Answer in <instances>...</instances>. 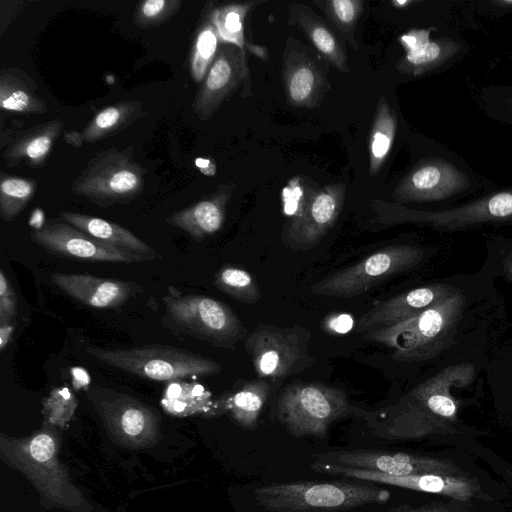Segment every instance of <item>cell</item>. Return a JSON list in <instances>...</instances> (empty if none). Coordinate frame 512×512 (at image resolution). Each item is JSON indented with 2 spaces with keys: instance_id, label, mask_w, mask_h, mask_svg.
Instances as JSON below:
<instances>
[{
  "instance_id": "1",
  "label": "cell",
  "mask_w": 512,
  "mask_h": 512,
  "mask_svg": "<svg viewBox=\"0 0 512 512\" xmlns=\"http://www.w3.org/2000/svg\"><path fill=\"white\" fill-rule=\"evenodd\" d=\"M495 282L483 265L450 297L410 320L369 331L364 338L390 348L397 362L439 364L456 351L494 336L506 325Z\"/></svg>"
},
{
  "instance_id": "2",
  "label": "cell",
  "mask_w": 512,
  "mask_h": 512,
  "mask_svg": "<svg viewBox=\"0 0 512 512\" xmlns=\"http://www.w3.org/2000/svg\"><path fill=\"white\" fill-rule=\"evenodd\" d=\"M496 336L464 347L436 365V371L394 404L363 417L372 435L399 440L420 435L436 418H452L457 403L453 389L480 383L489 349Z\"/></svg>"
},
{
  "instance_id": "3",
  "label": "cell",
  "mask_w": 512,
  "mask_h": 512,
  "mask_svg": "<svg viewBox=\"0 0 512 512\" xmlns=\"http://www.w3.org/2000/svg\"><path fill=\"white\" fill-rule=\"evenodd\" d=\"M498 186L445 145L428 143L392 190L394 203L444 210Z\"/></svg>"
},
{
  "instance_id": "4",
  "label": "cell",
  "mask_w": 512,
  "mask_h": 512,
  "mask_svg": "<svg viewBox=\"0 0 512 512\" xmlns=\"http://www.w3.org/2000/svg\"><path fill=\"white\" fill-rule=\"evenodd\" d=\"M375 219L384 226L414 224L442 233L512 225V185L496 186L444 210H419L374 200Z\"/></svg>"
},
{
  "instance_id": "5",
  "label": "cell",
  "mask_w": 512,
  "mask_h": 512,
  "mask_svg": "<svg viewBox=\"0 0 512 512\" xmlns=\"http://www.w3.org/2000/svg\"><path fill=\"white\" fill-rule=\"evenodd\" d=\"M253 495L269 512H341L390 499L386 489L340 481L274 483L256 488Z\"/></svg>"
},
{
  "instance_id": "6",
  "label": "cell",
  "mask_w": 512,
  "mask_h": 512,
  "mask_svg": "<svg viewBox=\"0 0 512 512\" xmlns=\"http://www.w3.org/2000/svg\"><path fill=\"white\" fill-rule=\"evenodd\" d=\"M86 351L107 365L152 381L213 376L222 371L215 360L174 346L146 345L126 349L87 346Z\"/></svg>"
},
{
  "instance_id": "7",
  "label": "cell",
  "mask_w": 512,
  "mask_h": 512,
  "mask_svg": "<svg viewBox=\"0 0 512 512\" xmlns=\"http://www.w3.org/2000/svg\"><path fill=\"white\" fill-rule=\"evenodd\" d=\"M166 324L174 330L215 347L234 350L247 330L235 312L220 300L181 294L172 286L163 297Z\"/></svg>"
},
{
  "instance_id": "8",
  "label": "cell",
  "mask_w": 512,
  "mask_h": 512,
  "mask_svg": "<svg viewBox=\"0 0 512 512\" xmlns=\"http://www.w3.org/2000/svg\"><path fill=\"white\" fill-rule=\"evenodd\" d=\"M363 413L351 405L342 389L317 382L286 386L277 403L279 422L297 438H324L336 420L351 414L362 416Z\"/></svg>"
},
{
  "instance_id": "9",
  "label": "cell",
  "mask_w": 512,
  "mask_h": 512,
  "mask_svg": "<svg viewBox=\"0 0 512 512\" xmlns=\"http://www.w3.org/2000/svg\"><path fill=\"white\" fill-rule=\"evenodd\" d=\"M435 253L434 248L408 243L386 246L314 283L311 292L326 297H355L391 276L416 268Z\"/></svg>"
},
{
  "instance_id": "10",
  "label": "cell",
  "mask_w": 512,
  "mask_h": 512,
  "mask_svg": "<svg viewBox=\"0 0 512 512\" xmlns=\"http://www.w3.org/2000/svg\"><path fill=\"white\" fill-rule=\"evenodd\" d=\"M145 170L133 159V147L109 148L94 155L71 191L100 207L125 204L139 196L144 187Z\"/></svg>"
},
{
  "instance_id": "11",
  "label": "cell",
  "mask_w": 512,
  "mask_h": 512,
  "mask_svg": "<svg viewBox=\"0 0 512 512\" xmlns=\"http://www.w3.org/2000/svg\"><path fill=\"white\" fill-rule=\"evenodd\" d=\"M311 332L300 326L257 325L245 338L248 354L259 379H279L310 368L315 359L309 350Z\"/></svg>"
},
{
  "instance_id": "12",
  "label": "cell",
  "mask_w": 512,
  "mask_h": 512,
  "mask_svg": "<svg viewBox=\"0 0 512 512\" xmlns=\"http://www.w3.org/2000/svg\"><path fill=\"white\" fill-rule=\"evenodd\" d=\"M398 40L404 54L397 60L395 69L412 78L446 71L469 51L466 39L448 23L410 29Z\"/></svg>"
},
{
  "instance_id": "13",
  "label": "cell",
  "mask_w": 512,
  "mask_h": 512,
  "mask_svg": "<svg viewBox=\"0 0 512 512\" xmlns=\"http://www.w3.org/2000/svg\"><path fill=\"white\" fill-rule=\"evenodd\" d=\"M473 275L449 276L379 302L358 318L356 330L365 334L410 320L453 295L465 286Z\"/></svg>"
},
{
  "instance_id": "14",
  "label": "cell",
  "mask_w": 512,
  "mask_h": 512,
  "mask_svg": "<svg viewBox=\"0 0 512 512\" xmlns=\"http://www.w3.org/2000/svg\"><path fill=\"white\" fill-rule=\"evenodd\" d=\"M344 197L345 187L341 183L308 190L300 209L286 228V243L295 249L315 246L335 224Z\"/></svg>"
},
{
  "instance_id": "15",
  "label": "cell",
  "mask_w": 512,
  "mask_h": 512,
  "mask_svg": "<svg viewBox=\"0 0 512 512\" xmlns=\"http://www.w3.org/2000/svg\"><path fill=\"white\" fill-rule=\"evenodd\" d=\"M31 240L50 254L77 261L134 263V257L106 245L63 219L49 220L30 232Z\"/></svg>"
},
{
  "instance_id": "16",
  "label": "cell",
  "mask_w": 512,
  "mask_h": 512,
  "mask_svg": "<svg viewBox=\"0 0 512 512\" xmlns=\"http://www.w3.org/2000/svg\"><path fill=\"white\" fill-rule=\"evenodd\" d=\"M246 80L249 81L245 50L223 43L195 94L193 112L201 121L210 119Z\"/></svg>"
},
{
  "instance_id": "17",
  "label": "cell",
  "mask_w": 512,
  "mask_h": 512,
  "mask_svg": "<svg viewBox=\"0 0 512 512\" xmlns=\"http://www.w3.org/2000/svg\"><path fill=\"white\" fill-rule=\"evenodd\" d=\"M282 80L290 106L314 108L329 88L321 65L295 39H288L283 53Z\"/></svg>"
},
{
  "instance_id": "18",
  "label": "cell",
  "mask_w": 512,
  "mask_h": 512,
  "mask_svg": "<svg viewBox=\"0 0 512 512\" xmlns=\"http://www.w3.org/2000/svg\"><path fill=\"white\" fill-rule=\"evenodd\" d=\"M316 461L377 471L394 476L428 474L437 468L432 460L407 453L383 450H330L314 455Z\"/></svg>"
},
{
  "instance_id": "19",
  "label": "cell",
  "mask_w": 512,
  "mask_h": 512,
  "mask_svg": "<svg viewBox=\"0 0 512 512\" xmlns=\"http://www.w3.org/2000/svg\"><path fill=\"white\" fill-rule=\"evenodd\" d=\"M311 468L318 473L378 482L422 492L440 493L460 499H466L472 493V489L467 482L435 474L394 476L377 471L343 467L320 461L313 462Z\"/></svg>"
},
{
  "instance_id": "20",
  "label": "cell",
  "mask_w": 512,
  "mask_h": 512,
  "mask_svg": "<svg viewBox=\"0 0 512 512\" xmlns=\"http://www.w3.org/2000/svg\"><path fill=\"white\" fill-rule=\"evenodd\" d=\"M50 278L73 299L99 309L120 307L139 292L137 283L87 273H53Z\"/></svg>"
},
{
  "instance_id": "21",
  "label": "cell",
  "mask_w": 512,
  "mask_h": 512,
  "mask_svg": "<svg viewBox=\"0 0 512 512\" xmlns=\"http://www.w3.org/2000/svg\"><path fill=\"white\" fill-rule=\"evenodd\" d=\"M232 192L233 185H221L212 194L172 213L165 221L194 240L202 241L222 228Z\"/></svg>"
},
{
  "instance_id": "22",
  "label": "cell",
  "mask_w": 512,
  "mask_h": 512,
  "mask_svg": "<svg viewBox=\"0 0 512 512\" xmlns=\"http://www.w3.org/2000/svg\"><path fill=\"white\" fill-rule=\"evenodd\" d=\"M60 217L98 241L134 257L138 262L152 261L157 257L150 245L117 223L76 212H61Z\"/></svg>"
},
{
  "instance_id": "23",
  "label": "cell",
  "mask_w": 512,
  "mask_h": 512,
  "mask_svg": "<svg viewBox=\"0 0 512 512\" xmlns=\"http://www.w3.org/2000/svg\"><path fill=\"white\" fill-rule=\"evenodd\" d=\"M63 128L64 122L55 118L24 130L4 149L6 165L14 167L24 162L31 167L42 166Z\"/></svg>"
},
{
  "instance_id": "24",
  "label": "cell",
  "mask_w": 512,
  "mask_h": 512,
  "mask_svg": "<svg viewBox=\"0 0 512 512\" xmlns=\"http://www.w3.org/2000/svg\"><path fill=\"white\" fill-rule=\"evenodd\" d=\"M289 23L307 36L314 48L336 69L347 73L348 58L334 32L311 10L301 3H288Z\"/></svg>"
},
{
  "instance_id": "25",
  "label": "cell",
  "mask_w": 512,
  "mask_h": 512,
  "mask_svg": "<svg viewBox=\"0 0 512 512\" xmlns=\"http://www.w3.org/2000/svg\"><path fill=\"white\" fill-rule=\"evenodd\" d=\"M0 108L9 112L44 114L47 106L37 93L34 81L19 68L0 73Z\"/></svg>"
},
{
  "instance_id": "26",
  "label": "cell",
  "mask_w": 512,
  "mask_h": 512,
  "mask_svg": "<svg viewBox=\"0 0 512 512\" xmlns=\"http://www.w3.org/2000/svg\"><path fill=\"white\" fill-rule=\"evenodd\" d=\"M146 114L139 100H126L105 107L83 129L85 143L92 144L127 128Z\"/></svg>"
},
{
  "instance_id": "27",
  "label": "cell",
  "mask_w": 512,
  "mask_h": 512,
  "mask_svg": "<svg viewBox=\"0 0 512 512\" xmlns=\"http://www.w3.org/2000/svg\"><path fill=\"white\" fill-rule=\"evenodd\" d=\"M399 119L385 96L377 104L369 139V175L375 176L385 163L398 131Z\"/></svg>"
},
{
  "instance_id": "28",
  "label": "cell",
  "mask_w": 512,
  "mask_h": 512,
  "mask_svg": "<svg viewBox=\"0 0 512 512\" xmlns=\"http://www.w3.org/2000/svg\"><path fill=\"white\" fill-rule=\"evenodd\" d=\"M269 392L270 385L265 379L248 381L223 401V409L242 428L253 430L257 426Z\"/></svg>"
},
{
  "instance_id": "29",
  "label": "cell",
  "mask_w": 512,
  "mask_h": 512,
  "mask_svg": "<svg viewBox=\"0 0 512 512\" xmlns=\"http://www.w3.org/2000/svg\"><path fill=\"white\" fill-rule=\"evenodd\" d=\"M255 2L229 3L208 10L209 16L215 25L219 39L223 43L234 44L245 50H253L258 57L266 56L265 50L251 45L245 40L244 21L248 12L256 5Z\"/></svg>"
},
{
  "instance_id": "30",
  "label": "cell",
  "mask_w": 512,
  "mask_h": 512,
  "mask_svg": "<svg viewBox=\"0 0 512 512\" xmlns=\"http://www.w3.org/2000/svg\"><path fill=\"white\" fill-rule=\"evenodd\" d=\"M37 188L36 180L1 172L0 216L5 222L13 221L32 200Z\"/></svg>"
},
{
  "instance_id": "31",
  "label": "cell",
  "mask_w": 512,
  "mask_h": 512,
  "mask_svg": "<svg viewBox=\"0 0 512 512\" xmlns=\"http://www.w3.org/2000/svg\"><path fill=\"white\" fill-rule=\"evenodd\" d=\"M219 35L209 13L199 25L192 44L190 73L193 80L202 83L218 52Z\"/></svg>"
},
{
  "instance_id": "32",
  "label": "cell",
  "mask_w": 512,
  "mask_h": 512,
  "mask_svg": "<svg viewBox=\"0 0 512 512\" xmlns=\"http://www.w3.org/2000/svg\"><path fill=\"white\" fill-rule=\"evenodd\" d=\"M213 284L223 293L246 304H255L261 298L254 276L240 267L223 266L215 273Z\"/></svg>"
},
{
  "instance_id": "33",
  "label": "cell",
  "mask_w": 512,
  "mask_h": 512,
  "mask_svg": "<svg viewBox=\"0 0 512 512\" xmlns=\"http://www.w3.org/2000/svg\"><path fill=\"white\" fill-rule=\"evenodd\" d=\"M314 3L323 11L353 49H358L355 33L363 9V2L361 0H317Z\"/></svg>"
},
{
  "instance_id": "34",
  "label": "cell",
  "mask_w": 512,
  "mask_h": 512,
  "mask_svg": "<svg viewBox=\"0 0 512 512\" xmlns=\"http://www.w3.org/2000/svg\"><path fill=\"white\" fill-rule=\"evenodd\" d=\"M487 248V258L483 265L495 280L501 278L512 285V238L491 234L487 240Z\"/></svg>"
},
{
  "instance_id": "35",
  "label": "cell",
  "mask_w": 512,
  "mask_h": 512,
  "mask_svg": "<svg viewBox=\"0 0 512 512\" xmlns=\"http://www.w3.org/2000/svg\"><path fill=\"white\" fill-rule=\"evenodd\" d=\"M181 0H145L140 2L133 13L134 24L142 29L160 26L176 14Z\"/></svg>"
},
{
  "instance_id": "36",
  "label": "cell",
  "mask_w": 512,
  "mask_h": 512,
  "mask_svg": "<svg viewBox=\"0 0 512 512\" xmlns=\"http://www.w3.org/2000/svg\"><path fill=\"white\" fill-rule=\"evenodd\" d=\"M478 97L491 118L512 125V85L482 88Z\"/></svg>"
},
{
  "instance_id": "37",
  "label": "cell",
  "mask_w": 512,
  "mask_h": 512,
  "mask_svg": "<svg viewBox=\"0 0 512 512\" xmlns=\"http://www.w3.org/2000/svg\"><path fill=\"white\" fill-rule=\"evenodd\" d=\"M18 315L17 297L12 285L4 273L0 271V321L16 322Z\"/></svg>"
},
{
  "instance_id": "38",
  "label": "cell",
  "mask_w": 512,
  "mask_h": 512,
  "mask_svg": "<svg viewBox=\"0 0 512 512\" xmlns=\"http://www.w3.org/2000/svg\"><path fill=\"white\" fill-rule=\"evenodd\" d=\"M308 190L305 191L300 184V178L291 180L287 187L283 189V202L285 211L295 215L300 209Z\"/></svg>"
},
{
  "instance_id": "39",
  "label": "cell",
  "mask_w": 512,
  "mask_h": 512,
  "mask_svg": "<svg viewBox=\"0 0 512 512\" xmlns=\"http://www.w3.org/2000/svg\"><path fill=\"white\" fill-rule=\"evenodd\" d=\"M55 452V443L52 437L42 433L36 435L30 443V454L38 462H46L52 458Z\"/></svg>"
},
{
  "instance_id": "40",
  "label": "cell",
  "mask_w": 512,
  "mask_h": 512,
  "mask_svg": "<svg viewBox=\"0 0 512 512\" xmlns=\"http://www.w3.org/2000/svg\"><path fill=\"white\" fill-rule=\"evenodd\" d=\"M476 6L483 14L502 16L512 13V0L477 1Z\"/></svg>"
},
{
  "instance_id": "41",
  "label": "cell",
  "mask_w": 512,
  "mask_h": 512,
  "mask_svg": "<svg viewBox=\"0 0 512 512\" xmlns=\"http://www.w3.org/2000/svg\"><path fill=\"white\" fill-rule=\"evenodd\" d=\"M16 322L0 321V351L3 352L10 343Z\"/></svg>"
},
{
  "instance_id": "42",
  "label": "cell",
  "mask_w": 512,
  "mask_h": 512,
  "mask_svg": "<svg viewBox=\"0 0 512 512\" xmlns=\"http://www.w3.org/2000/svg\"><path fill=\"white\" fill-rule=\"evenodd\" d=\"M64 139L69 145H72L75 147L82 146V143L84 142L82 133H79L76 131L65 132Z\"/></svg>"
}]
</instances>
